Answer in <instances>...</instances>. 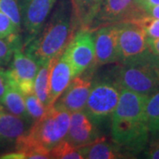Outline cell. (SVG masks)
<instances>
[{"label": "cell", "instance_id": "cell-1", "mask_svg": "<svg viewBox=\"0 0 159 159\" xmlns=\"http://www.w3.org/2000/svg\"><path fill=\"white\" fill-rule=\"evenodd\" d=\"M148 96L122 89L117 107L111 114L112 141L130 157L140 152L148 142L145 113Z\"/></svg>", "mask_w": 159, "mask_h": 159}, {"label": "cell", "instance_id": "cell-2", "mask_svg": "<svg viewBox=\"0 0 159 159\" xmlns=\"http://www.w3.org/2000/svg\"><path fill=\"white\" fill-rule=\"evenodd\" d=\"M73 35L71 11L68 4L63 1L36 37L23 49L39 64L63 53Z\"/></svg>", "mask_w": 159, "mask_h": 159}, {"label": "cell", "instance_id": "cell-3", "mask_svg": "<svg viewBox=\"0 0 159 159\" xmlns=\"http://www.w3.org/2000/svg\"><path fill=\"white\" fill-rule=\"evenodd\" d=\"M70 114L55 103L47 105L45 113L34 121L28 132L18 139L13 150L27 152L35 148L51 150L66 136Z\"/></svg>", "mask_w": 159, "mask_h": 159}, {"label": "cell", "instance_id": "cell-4", "mask_svg": "<svg viewBox=\"0 0 159 159\" xmlns=\"http://www.w3.org/2000/svg\"><path fill=\"white\" fill-rule=\"evenodd\" d=\"M116 80L122 89L150 96L159 90V57L147 50L120 61Z\"/></svg>", "mask_w": 159, "mask_h": 159}, {"label": "cell", "instance_id": "cell-5", "mask_svg": "<svg viewBox=\"0 0 159 159\" xmlns=\"http://www.w3.org/2000/svg\"><path fill=\"white\" fill-rule=\"evenodd\" d=\"M122 88L116 79H100L93 81L83 111L97 125L107 119L118 105Z\"/></svg>", "mask_w": 159, "mask_h": 159}, {"label": "cell", "instance_id": "cell-6", "mask_svg": "<svg viewBox=\"0 0 159 159\" xmlns=\"http://www.w3.org/2000/svg\"><path fill=\"white\" fill-rule=\"evenodd\" d=\"M64 52L71 64L74 78L85 72L88 68H93L95 42L92 31L80 29L73 35Z\"/></svg>", "mask_w": 159, "mask_h": 159}, {"label": "cell", "instance_id": "cell-7", "mask_svg": "<svg viewBox=\"0 0 159 159\" xmlns=\"http://www.w3.org/2000/svg\"><path fill=\"white\" fill-rule=\"evenodd\" d=\"M56 1L57 0H19L21 28L25 33L24 46L29 44L39 34Z\"/></svg>", "mask_w": 159, "mask_h": 159}, {"label": "cell", "instance_id": "cell-8", "mask_svg": "<svg viewBox=\"0 0 159 159\" xmlns=\"http://www.w3.org/2000/svg\"><path fill=\"white\" fill-rule=\"evenodd\" d=\"M119 22L98 28L94 35L95 59L93 69L107 64L119 62Z\"/></svg>", "mask_w": 159, "mask_h": 159}, {"label": "cell", "instance_id": "cell-9", "mask_svg": "<svg viewBox=\"0 0 159 159\" xmlns=\"http://www.w3.org/2000/svg\"><path fill=\"white\" fill-rule=\"evenodd\" d=\"M93 72L94 69L89 68V71L86 70L82 74L73 78L62 95L54 103L70 113L83 111L93 83Z\"/></svg>", "mask_w": 159, "mask_h": 159}, {"label": "cell", "instance_id": "cell-10", "mask_svg": "<svg viewBox=\"0 0 159 159\" xmlns=\"http://www.w3.org/2000/svg\"><path fill=\"white\" fill-rule=\"evenodd\" d=\"M147 36L143 29L130 21L119 22V62L148 50Z\"/></svg>", "mask_w": 159, "mask_h": 159}, {"label": "cell", "instance_id": "cell-11", "mask_svg": "<svg viewBox=\"0 0 159 159\" xmlns=\"http://www.w3.org/2000/svg\"><path fill=\"white\" fill-rule=\"evenodd\" d=\"M97 125L84 111L72 112L70 114L68 131L65 139L76 147L95 142L101 137Z\"/></svg>", "mask_w": 159, "mask_h": 159}, {"label": "cell", "instance_id": "cell-12", "mask_svg": "<svg viewBox=\"0 0 159 159\" xmlns=\"http://www.w3.org/2000/svg\"><path fill=\"white\" fill-rule=\"evenodd\" d=\"M134 2L135 0H103L90 30L92 31L107 24L130 20L138 11Z\"/></svg>", "mask_w": 159, "mask_h": 159}, {"label": "cell", "instance_id": "cell-13", "mask_svg": "<svg viewBox=\"0 0 159 159\" xmlns=\"http://www.w3.org/2000/svg\"><path fill=\"white\" fill-rule=\"evenodd\" d=\"M73 78V69L65 52L52 58L50 73L49 105L57 101Z\"/></svg>", "mask_w": 159, "mask_h": 159}, {"label": "cell", "instance_id": "cell-14", "mask_svg": "<svg viewBox=\"0 0 159 159\" xmlns=\"http://www.w3.org/2000/svg\"><path fill=\"white\" fill-rule=\"evenodd\" d=\"M34 122L9 112L0 104V146L14 145Z\"/></svg>", "mask_w": 159, "mask_h": 159}, {"label": "cell", "instance_id": "cell-15", "mask_svg": "<svg viewBox=\"0 0 159 159\" xmlns=\"http://www.w3.org/2000/svg\"><path fill=\"white\" fill-rule=\"evenodd\" d=\"M39 64L34 57L23 51V45H19L14 50L10 67L7 69L9 80L13 84L20 80H34Z\"/></svg>", "mask_w": 159, "mask_h": 159}, {"label": "cell", "instance_id": "cell-16", "mask_svg": "<svg viewBox=\"0 0 159 159\" xmlns=\"http://www.w3.org/2000/svg\"><path fill=\"white\" fill-rule=\"evenodd\" d=\"M83 158L116 159L128 157L124 149L116 142H108L102 136L95 142L79 147Z\"/></svg>", "mask_w": 159, "mask_h": 159}, {"label": "cell", "instance_id": "cell-17", "mask_svg": "<svg viewBox=\"0 0 159 159\" xmlns=\"http://www.w3.org/2000/svg\"><path fill=\"white\" fill-rule=\"evenodd\" d=\"M73 16L80 29L90 30L91 26L101 9L103 0H71Z\"/></svg>", "mask_w": 159, "mask_h": 159}, {"label": "cell", "instance_id": "cell-18", "mask_svg": "<svg viewBox=\"0 0 159 159\" xmlns=\"http://www.w3.org/2000/svg\"><path fill=\"white\" fill-rule=\"evenodd\" d=\"M0 104H2L9 112L23 119L33 121L29 117L26 108L24 95L20 91L17 86L13 84L11 80L6 89V92L5 93L3 98L1 99Z\"/></svg>", "mask_w": 159, "mask_h": 159}, {"label": "cell", "instance_id": "cell-19", "mask_svg": "<svg viewBox=\"0 0 159 159\" xmlns=\"http://www.w3.org/2000/svg\"><path fill=\"white\" fill-rule=\"evenodd\" d=\"M51 61L52 59L39 63L38 71L34 78V94L46 106L49 105L50 73H51Z\"/></svg>", "mask_w": 159, "mask_h": 159}, {"label": "cell", "instance_id": "cell-20", "mask_svg": "<svg viewBox=\"0 0 159 159\" xmlns=\"http://www.w3.org/2000/svg\"><path fill=\"white\" fill-rule=\"evenodd\" d=\"M145 113L149 133L159 134V90L148 96Z\"/></svg>", "mask_w": 159, "mask_h": 159}, {"label": "cell", "instance_id": "cell-21", "mask_svg": "<svg viewBox=\"0 0 159 159\" xmlns=\"http://www.w3.org/2000/svg\"><path fill=\"white\" fill-rule=\"evenodd\" d=\"M50 154L51 158L54 159H83L79 147L74 146L66 139L51 148Z\"/></svg>", "mask_w": 159, "mask_h": 159}, {"label": "cell", "instance_id": "cell-22", "mask_svg": "<svg viewBox=\"0 0 159 159\" xmlns=\"http://www.w3.org/2000/svg\"><path fill=\"white\" fill-rule=\"evenodd\" d=\"M20 44L22 43L20 34L0 38V67H4L11 62L14 50Z\"/></svg>", "mask_w": 159, "mask_h": 159}, {"label": "cell", "instance_id": "cell-23", "mask_svg": "<svg viewBox=\"0 0 159 159\" xmlns=\"http://www.w3.org/2000/svg\"><path fill=\"white\" fill-rule=\"evenodd\" d=\"M129 21L141 27L145 32L147 38H159V19L141 14Z\"/></svg>", "mask_w": 159, "mask_h": 159}, {"label": "cell", "instance_id": "cell-24", "mask_svg": "<svg viewBox=\"0 0 159 159\" xmlns=\"http://www.w3.org/2000/svg\"><path fill=\"white\" fill-rule=\"evenodd\" d=\"M24 97H25L26 108L28 111V113L31 119L33 120V122L42 118V116L45 113L47 106L44 105L39 98L36 97L34 92L26 95L24 96Z\"/></svg>", "mask_w": 159, "mask_h": 159}, {"label": "cell", "instance_id": "cell-25", "mask_svg": "<svg viewBox=\"0 0 159 159\" xmlns=\"http://www.w3.org/2000/svg\"><path fill=\"white\" fill-rule=\"evenodd\" d=\"M0 11L10 18L20 31L21 30V17L18 0H0Z\"/></svg>", "mask_w": 159, "mask_h": 159}, {"label": "cell", "instance_id": "cell-26", "mask_svg": "<svg viewBox=\"0 0 159 159\" xmlns=\"http://www.w3.org/2000/svg\"><path fill=\"white\" fill-rule=\"evenodd\" d=\"M20 32L10 18L0 11V38H7L14 34H20Z\"/></svg>", "mask_w": 159, "mask_h": 159}, {"label": "cell", "instance_id": "cell-27", "mask_svg": "<svg viewBox=\"0 0 159 159\" xmlns=\"http://www.w3.org/2000/svg\"><path fill=\"white\" fill-rule=\"evenodd\" d=\"M146 157L148 158L159 159V136L156 137L149 143L146 151Z\"/></svg>", "mask_w": 159, "mask_h": 159}, {"label": "cell", "instance_id": "cell-28", "mask_svg": "<svg viewBox=\"0 0 159 159\" xmlns=\"http://www.w3.org/2000/svg\"><path fill=\"white\" fill-rule=\"evenodd\" d=\"M9 83H10V80H9L7 70L4 69L3 67H0V102L6 92Z\"/></svg>", "mask_w": 159, "mask_h": 159}, {"label": "cell", "instance_id": "cell-29", "mask_svg": "<svg viewBox=\"0 0 159 159\" xmlns=\"http://www.w3.org/2000/svg\"><path fill=\"white\" fill-rule=\"evenodd\" d=\"M135 7L139 11L145 12L148 8L155 6H158L159 0H135L134 2Z\"/></svg>", "mask_w": 159, "mask_h": 159}, {"label": "cell", "instance_id": "cell-30", "mask_svg": "<svg viewBox=\"0 0 159 159\" xmlns=\"http://www.w3.org/2000/svg\"><path fill=\"white\" fill-rule=\"evenodd\" d=\"M147 43L148 50L159 57V38H147Z\"/></svg>", "mask_w": 159, "mask_h": 159}, {"label": "cell", "instance_id": "cell-31", "mask_svg": "<svg viewBox=\"0 0 159 159\" xmlns=\"http://www.w3.org/2000/svg\"><path fill=\"white\" fill-rule=\"evenodd\" d=\"M0 158L4 159H25L26 158V154L24 151H20V150H13L10 153L5 154Z\"/></svg>", "mask_w": 159, "mask_h": 159}, {"label": "cell", "instance_id": "cell-32", "mask_svg": "<svg viewBox=\"0 0 159 159\" xmlns=\"http://www.w3.org/2000/svg\"><path fill=\"white\" fill-rule=\"evenodd\" d=\"M146 15H148L150 17L159 19V5L158 6H155L148 8V10H146L144 12Z\"/></svg>", "mask_w": 159, "mask_h": 159}]
</instances>
